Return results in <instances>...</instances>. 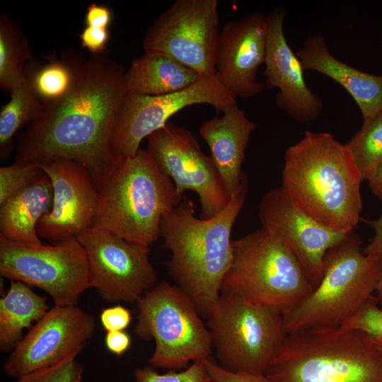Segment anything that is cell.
Here are the masks:
<instances>
[{
    "label": "cell",
    "mask_w": 382,
    "mask_h": 382,
    "mask_svg": "<svg viewBox=\"0 0 382 382\" xmlns=\"http://www.w3.org/2000/svg\"><path fill=\"white\" fill-rule=\"evenodd\" d=\"M123 66L106 53L83 59L76 83L18 140L15 163L74 161L98 192L123 159L111 150L115 121L127 93Z\"/></svg>",
    "instance_id": "1"
},
{
    "label": "cell",
    "mask_w": 382,
    "mask_h": 382,
    "mask_svg": "<svg viewBox=\"0 0 382 382\" xmlns=\"http://www.w3.org/2000/svg\"><path fill=\"white\" fill-rule=\"evenodd\" d=\"M248 191V174L243 171L237 192L213 217H196L194 202L184 195L161 221L162 246L171 253L166 263L167 271L203 318H207L221 294L232 260V228Z\"/></svg>",
    "instance_id": "2"
},
{
    "label": "cell",
    "mask_w": 382,
    "mask_h": 382,
    "mask_svg": "<svg viewBox=\"0 0 382 382\" xmlns=\"http://www.w3.org/2000/svg\"><path fill=\"white\" fill-rule=\"evenodd\" d=\"M362 179L345 144L328 132L306 131L284 153L282 187L308 216L350 233L360 220Z\"/></svg>",
    "instance_id": "3"
},
{
    "label": "cell",
    "mask_w": 382,
    "mask_h": 382,
    "mask_svg": "<svg viewBox=\"0 0 382 382\" xmlns=\"http://www.w3.org/2000/svg\"><path fill=\"white\" fill-rule=\"evenodd\" d=\"M183 198L147 150L125 157L99 190L94 228L146 246L160 237L162 218Z\"/></svg>",
    "instance_id": "4"
},
{
    "label": "cell",
    "mask_w": 382,
    "mask_h": 382,
    "mask_svg": "<svg viewBox=\"0 0 382 382\" xmlns=\"http://www.w3.org/2000/svg\"><path fill=\"white\" fill-rule=\"evenodd\" d=\"M265 374L270 382H382V353L360 331L304 330L286 335Z\"/></svg>",
    "instance_id": "5"
},
{
    "label": "cell",
    "mask_w": 382,
    "mask_h": 382,
    "mask_svg": "<svg viewBox=\"0 0 382 382\" xmlns=\"http://www.w3.org/2000/svg\"><path fill=\"white\" fill-rule=\"evenodd\" d=\"M381 274L382 256L366 255L349 234L326 253L319 284L282 315L285 332L340 328L376 292Z\"/></svg>",
    "instance_id": "6"
},
{
    "label": "cell",
    "mask_w": 382,
    "mask_h": 382,
    "mask_svg": "<svg viewBox=\"0 0 382 382\" xmlns=\"http://www.w3.org/2000/svg\"><path fill=\"white\" fill-rule=\"evenodd\" d=\"M232 248L221 293L242 297L283 315L313 291L292 253L263 228L233 239Z\"/></svg>",
    "instance_id": "7"
},
{
    "label": "cell",
    "mask_w": 382,
    "mask_h": 382,
    "mask_svg": "<svg viewBox=\"0 0 382 382\" xmlns=\"http://www.w3.org/2000/svg\"><path fill=\"white\" fill-rule=\"evenodd\" d=\"M136 303L134 332L155 343L150 366L178 369L211 357L213 343L207 325L193 301L177 285L163 280Z\"/></svg>",
    "instance_id": "8"
},
{
    "label": "cell",
    "mask_w": 382,
    "mask_h": 382,
    "mask_svg": "<svg viewBox=\"0 0 382 382\" xmlns=\"http://www.w3.org/2000/svg\"><path fill=\"white\" fill-rule=\"evenodd\" d=\"M207 318L218 364L232 372L265 374L287 335L281 313L230 294Z\"/></svg>",
    "instance_id": "9"
},
{
    "label": "cell",
    "mask_w": 382,
    "mask_h": 382,
    "mask_svg": "<svg viewBox=\"0 0 382 382\" xmlns=\"http://www.w3.org/2000/svg\"><path fill=\"white\" fill-rule=\"evenodd\" d=\"M0 274L43 290L59 306H76L92 287L87 256L76 237L46 245L15 242L0 235Z\"/></svg>",
    "instance_id": "10"
},
{
    "label": "cell",
    "mask_w": 382,
    "mask_h": 382,
    "mask_svg": "<svg viewBox=\"0 0 382 382\" xmlns=\"http://www.w3.org/2000/svg\"><path fill=\"white\" fill-rule=\"evenodd\" d=\"M219 20L216 0H176L144 35V52L168 56L202 77L216 74Z\"/></svg>",
    "instance_id": "11"
},
{
    "label": "cell",
    "mask_w": 382,
    "mask_h": 382,
    "mask_svg": "<svg viewBox=\"0 0 382 382\" xmlns=\"http://www.w3.org/2000/svg\"><path fill=\"white\" fill-rule=\"evenodd\" d=\"M236 103V97L216 74L169 94L142 96L127 92L115 121L111 150L122 159L135 156L144 138L164 127L170 117L187 106L208 104L221 111Z\"/></svg>",
    "instance_id": "12"
},
{
    "label": "cell",
    "mask_w": 382,
    "mask_h": 382,
    "mask_svg": "<svg viewBox=\"0 0 382 382\" xmlns=\"http://www.w3.org/2000/svg\"><path fill=\"white\" fill-rule=\"evenodd\" d=\"M76 238L87 256L91 286L105 301L137 303L156 285L157 272L149 260V246L94 228Z\"/></svg>",
    "instance_id": "13"
},
{
    "label": "cell",
    "mask_w": 382,
    "mask_h": 382,
    "mask_svg": "<svg viewBox=\"0 0 382 382\" xmlns=\"http://www.w3.org/2000/svg\"><path fill=\"white\" fill-rule=\"evenodd\" d=\"M147 140L148 152L172 180L178 195L183 198L186 190L197 193L201 219L212 218L225 207L230 198L221 177L191 132L169 121Z\"/></svg>",
    "instance_id": "14"
},
{
    "label": "cell",
    "mask_w": 382,
    "mask_h": 382,
    "mask_svg": "<svg viewBox=\"0 0 382 382\" xmlns=\"http://www.w3.org/2000/svg\"><path fill=\"white\" fill-rule=\"evenodd\" d=\"M95 317L74 306H54L12 349L3 364L16 379L79 354L96 330Z\"/></svg>",
    "instance_id": "15"
},
{
    "label": "cell",
    "mask_w": 382,
    "mask_h": 382,
    "mask_svg": "<svg viewBox=\"0 0 382 382\" xmlns=\"http://www.w3.org/2000/svg\"><path fill=\"white\" fill-rule=\"evenodd\" d=\"M258 216L262 228L292 253L313 289L322 279L328 250L350 234L329 228L308 216L282 187L262 195Z\"/></svg>",
    "instance_id": "16"
},
{
    "label": "cell",
    "mask_w": 382,
    "mask_h": 382,
    "mask_svg": "<svg viewBox=\"0 0 382 382\" xmlns=\"http://www.w3.org/2000/svg\"><path fill=\"white\" fill-rule=\"evenodd\" d=\"M37 163L53 188L52 206L37 224L38 236L54 244L91 228L99 192L86 169L67 160Z\"/></svg>",
    "instance_id": "17"
},
{
    "label": "cell",
    "mask_w": 382,
    "mask_h": 382,
    "mask_svg": "<svg viewBox=\"0 0 382 382\" xmlns=\"http://www.w3.org/2000/svg\"><path fill=\"white\" fill-rule=\"evenodd\" d=\"M266 16L257 12L226 23L219 31L216 74L235 96L248 98L260 93L263 83L257 79L267 51Z\"/></svg>",
    "instance_id": "18"
},
{
    "label": "cell",
    "mask_w": 382,
    "mask_h": 382,
    "mask_svg": "<svg viewBox=\"0 0 382 382\" xmlns=\"http://www.w3.org/2000/svg\"><path fill=\"white\" fill-rule=\"evenodd\" d=\"M286 11L277 8L266 15L267 51L265 86L278 88L276 105L299 122L315 120L321 113L323 102L307 86L304 68L289 45L284 32Z\"/></svg>",
    "instance_id": "19"
},
{
    "label": "cell",
    "mask_w": 382,
    "mask_h": 382,
    "mask_svg": "<svg viewBox=\"0 0 382 382\" xmlns=\"http://www.w3.org/2000/svg\"><path fill=\"white\" fill-rule=\"evenodd\" d=\"M221 112V116L204 121L199 132L210 149V156L231 199L240 186L245 149L256 126L238 103Z\"/></svg>",
    "instance_id": "20"
},
{
    "label": "cell",
    "mask_w": 382,
    "mask_h": 382,
    "mask_svg": "<svg viewBox=\"0 0 382 382\" xmlns=\"http://www.w3.org/2000/svg\"><path fill=\"white\" fill-rule=\"evenodd\" d=\"M296 54L305 70L319 72L341 85L359 108L363 121L382 112V75L368 74L335 58L322 34L308 37Z\"/></svg>",
    "instance_id": "21"
},
{
    "label": "cell",
    "mask_w": 382,
    "mask_h": 382,
    "mask_svg": "<svg viewBox=\"0 0 382 382\" xmlns=\"http://www.w3.org/2000/svg\"><path fill=\"white\" fill-rule=\"evenodd\" d=\"M53 188L44 172L0 204V235L22 243L41 244L37 226L52 206Z\"/></svg>",
    "instance_id": "22"
},
{
    "label": "cell",
    "mask_w": 382,
    "mask_h": 382,
    "mask_svg": "<svg viewBox=\"0 0 382 382\" xmlns=\"http://www.w3.org/2000/svg\"><path fill=\"white\" fill-rule=\"evenodd\" d=\"M202 78L194 70L165 54L146 53L134 59L125 72L128 93L161 96L186 88Z\"/></svg>",
    "instance_id": "23"
},
{
    "label": "cell",
    "mask_w": 382,
    "mask_h": 382,
    "mask_svg": "<svg viewBox=\"0 0 382 382\" xmlns=\"http://www.w3.org/2000/svg\"><path fill=\"white\" fill-rule=\"evenodd\" d=\"M50 309L47 298L36 294L30 286L11 281L0 299V349H13L23 338L24 329L30 328Z\"/></svg>",
    "instance_id": "24"
},
{
    "label": "cell",
    "mask_w": 382,
    "mask_h": 382,
    "mask_svg": "<svg viewBox=\"0 0 382 382\" xmlns=\"http://www.w3.org/2000/svg\"><path fill=\"white\" fill-rule=\"evenodd\" d=\"M40 66L35 59L25 66L21 83L10 93L8 103L2 105L0 112V151L5 158L11 151L13 136L26 125L38 120L45 110V105L33 86V76Z\"/></svg>",
    "instance_id": "25"
},
{
    "label": "cell",
    "mask_w": 382,
    "mask_h": 382,
    "mask_svg": "<svg viewBox=\"0 0 382 382\" xmlns=\"http://www.w3.org/2000/svg\"><path fill=\"white\" fill-rule=\"evenodd\" d=\"M30 45L14 20L0 16V87L10 93L22 81L33 59Z\"/></svg>",
    "instance_id": "26"
},
{
    "label": "cell",
    "mask_w": 382,
    "mask_h": 382,
    "mask_svg": "<svg viewBox=\"0 0 382 382\" xmlns=\"http://www.w3.org/2000/svg\"><path fill=\"white\" fill-rule=\"evenodd\" d=\"M48 62L39 66L33 76L35 91L44 105L64 98L74 88L83 58L69 53L58 58L47 57Z\"/></svg>",
    "instance_id": "27"
},
{
    "label": "cell",
    "mask_w": 382,
    "mask_h": 382,
    "mask_svg": "<svg viewBox=\"0 0 382 382\" xmlns=\"http://www.w3.org/2000/svg\"><path fill=\"white\" fill-rule=\"evenodd\" d=\"M345 145L362 181L368 180L382 162V112L364 121Z\"/></svg>",
    "instance_id": "28"
},
{
    "label": "cell",
    "mask_w": 382,
    "mask_h": 382,
    "mask_svg": "<svg viewBox=\"0 0 382 382\" xmlns=\"http://www.w3.org/2000/svg\"><path fill=\"white\" fill-rule=\"evenodd\" d=\"M44 171L36 162L15 163L0 168V204L25 187Z\"/></svg>",
    "instance_id": "29"
},
{
    "label": "cell",
    "mask_w": 382,
    "mask_h": 382,
    "mask_svg": "<svg viewBox=\"0 0 382 382\" xmlns=\"http://www.w3.org/2000/svg\"><path fill=\"white\" fill-rule=\"evenodd\" d=\"M78 354H71L47 368L16 379L15 382H81L82 365L76 360Z\"/></svg>",
    "instance_id": "30"
},
{
    "label": "cell",
    "mask_w": 382,
    "mask_h": 382,
    "mask_svg": "<svg viewBox=\"0 0 382 382\" xmlns=\"http://www.w3.org/2000/svg\"><path fill=\"white\" fill-rule=\"evenodd\" d=\"M134 382H212L203 360H197L180 372L159 374L151 366L137 369Z\"/></svg>",
    "instance_id": "31"
},
{
    "label": "cell",
    "mask_w": 382,
    "mask_h": 382,
    "mask_svg": "<svg viewBox=\"0 0 382 382\" xmlns=\"http://www.w3.org/2000/svg\"><path fill=\"white\" fill-rule=\"evenodd\" d=\"M340 328L360 331L371 338L382 340V309L378 306L377 298L371 296Z\"/></svg>",
    "instance_id": "32"
},
{
    "label": "cell",
    "mask_w": 382,
    "mask_h": 382,
    "mask_svg": "<svg viewBox=\"0 0 382 382\" xmlns=\"http://www.w3.org/2000/svg\"><path fill=\"white\" fill-rule=\"evenodd\" d=\"M203 361L212 382H270L263 374L227 371L211 357Z\"/></svg>",
    "instance_id": "33"
},
{
    "label": "cell",
    "mask_w": 382,
    "mask_h": 382,
    "mask_svg": "<svg viewBox=\"0 0 382 382\" xmlns=\"http://www.w3.org/2000/svg\"><path fill=\"white\" fill-rule=\"evenodd\" d=\"M79 36L83 48L91 55H99L105 53L110 34L108 28L86 26Z\"/></svg>",
    "instance_id": "34"
},
{
    "label": "cell",
    "mask_w": 382,
    "mask_h": 382,
    "mask_svg": "<svg viewBox=\"0 0 382 382\" xmlns=\"http://www.w3.org/2000/svg\"><path fill=\"white\" fill-rule=\"evenodd\" d=\"M100 320L107 332L124 330L131 323L132 314L129 309L119 304L103 308Z\"/></svg>",
    "instance_id": "35"
},
{
    "label": "cell",
    "mask_w": 382,
    "mask_h": 382,
    "mask_svg": "<svg viewBox=\"0 0 382 382\" xmlns=\"http://www.w3.org/2000/svg\"><path fill=\"white\" fill-rule=\"evenodd\" d=\"M112 20L111 9L103 5L92 3L87 6L85 16L86 26L108 28Z\"/></svg>",
    "instance_id": "36"
},
{
    "label": "cell",
    "mask_w": 382,
    "mask_h": 382,
    "mask_svg": "<svg viewBox=\"0 0 382 382\" xmlns=\"http://www.w3.org/2000/svg\"><path fill=\"white\" fill-rule=\"evenodd\" d=\"M107 349L112 354L120 357L129 348L131 338L124 330L107 332L105 337Z\"/></svg>",
    "instance_id": "37"
},
{
    "label": "cell",
    "mask_w": 382,
    "mask_h": 382,
    "mask_svg": "<svg viewBox=\"0 0 382 382\" xmlns=\"http://www.w3.org/2000/svg\"><path fill=\"white\" fill-rule=\"evenodd\" d=\"M366 224L374 228V236L369 244L363 248V252L367 255L382 256V213L378 219Z\"/></svg>",
    "instance_id": "38"
},
{
    "label": "cell",
    "mask_w": 382,
    "mask_h": 382,
    "mask_svg": "<svg viewBox=\"0 0 382 382\" xmlns=\"http://www.w3.org/2000/svg\"><path fill=\"white\" fill-rule=\"evenodd\" d=\"M371 192L382 200V162L368 180Z\"/></svg>",
    "instance_id": "39"
},
{
    "label": "cell",
    "mask_w": 382,
    "mask_h": 382,
    "mask_svg": "<svg viewBox=\"0 0 382 382\" xmlns=\"http://www.w3.org/2000/svg\"><path fill=\"white\" fill-rule=\"evenodd\" d=\"M376 293L377 294L376 298L378 299V303H380L382 304V274L378 284L377 286Z\"/></svg>",
    "instance_id": "40"
},
{
    "label": "cell",
    "mask_w": 382,
    "mask_h": 382,
    "mask_svg": "<svg viewBox=\"0 0 382 382\" xmlns=\"http://www.w3.org/2000/svg\"><path fill=\"white\" fill-rule=\"evenodd\" d=\"M371 340L378 349L382 353V340L371 338Z\"/></svg>",
    "instance_id": "41"
}]
</instances>
